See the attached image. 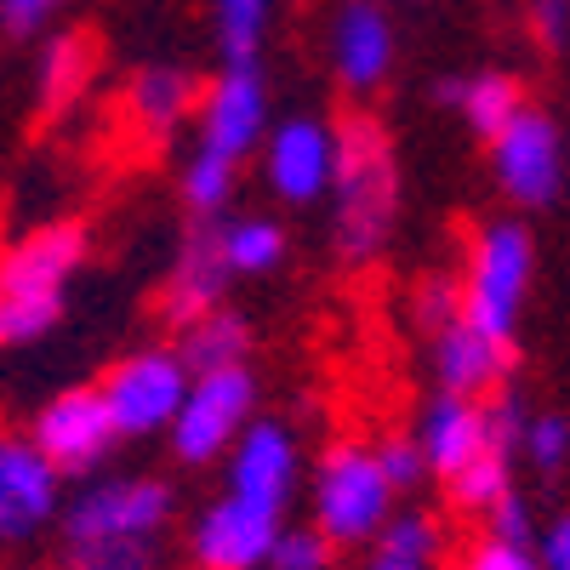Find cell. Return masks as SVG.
Listing matches in <instances>:
<instances>
[{"label":"cell","mask_w":570,"mask_h":570,"mask_svg":"<svg viewBox=\"0 0 570 570\" xmlns=\"http://www.w3.org/2000/svg\"><path fill=\"white\" fill-rule=\"evenodd\" d=\"M331 246L348 268H365L383 257L394 217H400V166H394V142L389 126L348 109L337 126H331Z\"/></svg>","instance_id":"6da1fadb"},{"label":"cell","mask_w":570,"mask_h":570,"mask_svg":"<svg viewBox=\"0 0 570 570\" xmlns=\"http://www.w3.org/2000/svg\"><path fill=\"white\" fill-rule=\"evenodd\" d=\"M91 240L86 223H46L29 228L23 240L0 252V348L40 343L46 331H58L69 279L80 274Z\"/></svg>","instance_id":"7a4b0ae2"},{"label":"cell","mask_w":570,"mask_h":570,"mask_svg":"<svg viewBox=\"0 0 570 570\" xmlns=\"http://www.w3.org/2000/svg\"><path fill=\"white\" fill-rule=\"evenodd\" d=\"M531 274H537V240L525 223L513 217H497L473 234L468 246V274L456 279L462 292V320L491 331V337L513 343L519 331V308H525V292H531Z\"/></svg>","instance_id":"3957f363"},{"label":"cell","mask_w":570,"mask_h":570,"mask_svg":"<svg viewBox=\"0 0 570 570\" xmlns=\"http://www.w3.org/2000/svg\"><path fill=\"white\" fill-rule=\"evenodd\" d=\"M394 513V485L383 480V468L365 445H331L320 462V485H314V519L325 542H371L383 531V519Z\"/></svg>","instance_id":"277c9868"},{"label":"cell","mask_w":570,"mask_h":570,"mask_svg":"<svg viewBox=\"0 0 570 570\" xmlns=\"http://www.w3.org/2000/svg\"><path fill=\"white\" fill-rule=\"evenodd\" d=\"M252 405H257V383L246 365H223V371H200L188 376L183 389V405L171 411L166 434H171V451L183 462H212L234 445V434L252 422Z\"/></svg>","instance_id":"5b68a950"},{"label":"cell","mask_w":570,"mask_h":570,"mask_svg":"<svg viewBox=\"0 0 570 570\" xmlns=\"http://www.w3.org/2000/svg\"><path fill=\"white\" fill-rule=\"evenodd\" d=\"M491 171L497 188L519 212H548L564 188V137L548 109H519L497 137H491Z\"/></svg>","instance_id":"8992f818"},{"label":"cell","mask_w":570,"mask_h":570,"mask_svg":"<svg viewBox=\"0 0 570 570\" xmlns=\"http://www.w3.org/2000/svg\"><path fill=\"white\" fill-rule=\"evenodd\" d=\"M171 513V491L160 480H98L63 508V537L69 548H120V542H149Z\"/></svg>","instance_id":"52a82bcc"},{"label":"cell","mask_w":570,"mask_h":570,"mask_svg":"<svg viewBox=\"0 0 570 570\" xmlns=\"http://www.w3.org/2000/svg\"><path fill=\"white\" fill-rule=\"evenodd\" d=\"M98 389H104V405L120 428V440H142V434H160V428L171 422V411L183 405L188 371L171 348H137L104 376Z\"/></svg>","instance_id":"ba28073f"},{"label":"cell","mask_w":570,"mask_h":570,"mask_svg":"<svg viewBox=\"0 0 570 570\" xmlns=\"http://www.w3.org/2000/svg\"><path fill=\"white\" fill-rule=\"evenodd\" d=\"M29 440L58 473H91L120 445V428L104 405V389H63L40 405Z\"/></svg>","instance_id":"9c48e42d"},{"label":"cell","mask_w":570,"mask_h":570,"mask_svg":"<svg viewBox=\"0 0 570 570\" xmlns=\"http://www.w3.org/2000/svg\"><path fill=\"white\" fill-rule=\"evenodd\" d=\"M195 115H200V142L206 149H223L234 160H246L263 142V126H268L263 69L257 63H223L217 80H200Z\"/></svg>","instance_id":"30bf717a"},{"label":"cell","mask_w":570,"mask_h":570,"mask_svg":"<svg viewBox=\"0 0 570 570\" xmlns=\"http://www.w3.org/2000/svg\"><path fill=\"white\" fill-rule=\"evenodd\" d=\"M297 485V440L292 428L274 422V416H257L246 422L228 445V497H240L263 513H279L285 497Z\"/></svg>","instance_id":"8fae6325"},{"label":"cell","mask_w":570,"mask_h":570,"mask_svg":"<svg viewBox=\"0 0 570 570\" xmlns=\"http://www.w3.org/2000/svg\"><path fill=\"white\" fill-rule=\"evenodd\" d=\"M63 473L35 451L23 434H0V542H29L58 519Z\"/></svg>","instance_id":"7c38bea8"},{"label":"cell","mask_w":570,"mask_h":570,"mask_svg":"<svg viewBox=\"0 0 570 570\" xmlns=\"http://www.w3.org/2000/svg\"><path fill=\"white\" fill-rule=\"evenodd\" d=\"M263 183L285 206H314L325 200L331 183V126L314 115H292L279 120L263 142Z\"/></svg>","instance_id":"4fadbf2b"},{"label":"cell","mask_w":570,"mask_h":570,"mask_svg":"<svg viewBox=\"0 0 570 570\" xmlns=\"http://www.w3.org/2000/svg\"><path fill=\"white\" fill-rule=\"evenodd\" d=\"M513 365H519L513 343L491 337V331H480V325H468L462 314L434 331V376H440V394L485 400L491 389H502L508 376H513Z\"/></svg>","instance_id":"5bb4252c"},{"label":"cell","mask_w":570,"mask_h":570,"mask_svg":"<svg viewBox=\"0 0 570 570\" xmlns=\"http://www.w3.org/2000/svg\"><path fill=\"white\" fill-rule=\"evenodd\" d=\"M228 263L217 252V223H195L183 234V246H177V263L160 285V320L171 331H183L188 320H200L212 308H223V292H228Z\"/></svg>","instance_id":"9a60e30c"},{"label":"cell","mask_w":570,"mask_h":570,"mask_svg":"<svg viewBox=\"0 0 570 570\" xmlns=\"http://www.w3.org/2000/svg\"><path fill=\"white\" fill-rule=\"evenodd\" d=\"M279 537V513H263L240 497H223L195 525V559L200 570H257Z\"/></svg>","instance_id":"2e32d148"},{"label":"cell","mask_w":570,"mask_h":570,"mask_svg":"<svg viewBox=\"0 0 570 570\" xmlns=\"http://www.w3.org/2000/svg\"><path fill=\"white\" fill-rule=\"evenodd\" d=\"M331 63L343 91H371L394 69V23L376 0H348L331 23Z\"/></svg>","instance_id":"e0dca14e"},{"label":"cell","mask_w":570,"mask_h":570,"mask_svg":"<svg viewBox=\"0 0 570 570\" xmlns=\"http://www.w3.org/2000/svg\"><path fill=\"white\" fill-rule=\"evenodd\" d=\"M195 104H200V80L188 69H171V63L137 69L120 91V115L142 142H166L188 115H195Z\"/></svg>","instance_id":"ac0fdd59"},{"label":"cell","mask_w":570,"mask_h":570,"mask_svg":"<svg viewBox=\"0 0 570 570\" xmlns=\"http://www.w3.org/2000/svg\"><path fill=\"white\" fill-rule=\"evenodd\" d=\"M91 75H98V35H91V29H58V35H46L40 69H35L40 120H58L63 109H75L86 91H91Z\"/></svg>","instance_id":"d6986e66"},{"label":"cell","mask_w":570,"mask_h":570,"mask_svg":"<svg viewBox=\"0 0 570 570\" xmlns=\"http://www.w3.org/2000/svg\"><path fill=\"white\" fill-rule=\"evenodd\" d=\"M416 451H422V473H451L485 451V422H480V400H462V394H440L434 405L422 411V434H416Z\"/></svg>","instance_id":"ffe728a7"},{"label":"cell","mask_w":570,"mask_h":570,"mask_svg":"<svg viewBox=\"0 0 570 570\" xmlns=\"http://www.w3.org/2000/svg\"><path fill=\"white\" fill-rule=\"evenodd\" d=\"M440 104H451L473 131L491 142L519 109H525V80L508 75V69H480V75L445 80V86H440Z\"/></svg>","instance_id":"44dd1931"},{"label":"cell","mask_w":570,"mask_h":570,"mask_svg":"<svg viewBox=\"0 0 570 570\" xmlns=\"http://www.w3.org/2000/svg\"><path fill=\"white\" fill-rule=\"evenodd\" d=\"M171 354L183 360L188 376L223 371V365H246V354H252V325L234 314V308H212V314L188 320V325L177 331V348H171Z\"/></svg>","instance_id":"7402d4cb"},{"label":"cell","mask_w":570,"mask_h":570,"mask_svg":"<svg viewBox=\"0 0 570 570\" xmlns=\"http://www.w3.org/2000/svg\"><path fill=\"white\" fill-rule=\"evenodd\" d=\"M445 537L428 513H389L383 531L371 537L365 570H440Z\"/></svg>","instance_id":"603a6c76"},{"label":"cell","mask_w":570,"mask_h":570,"mask_svg":"<svg viewBox=\"0 0 570 570\" xmlns=\"http://www.w3.org/2000/svg\"><path fill=\"white\" fill-rule=\"evenodd\" d=\"M217 252H223L228 274H268L285 257V228L274 217H257V212L228 217V223L217 217Z\"/></svg>","instance_id":"cb8c5ba5"},{"label":"cell","mask_w":570,"mask_h":570,"mask_svg":"<svg viewBox=\"0 0 570 570\" xmlns=\"http://www.w3.org/2000/svg\"><path fill=\"white\" fill-rule=\"evenodd\" d=\"M234 188H240V160L200 142L183 166V206L195 212V223H217L234 200Z\"/></svg>","instance_id":"d4e9b609"},{"label":"cell","mask_w":570,"mask_h":570,"mask_svg":"<svg viewBox=\"0 0 570 570\" xmlns=\"http://www.w3.org/2000/svg\"><path fill=\"white\" fill-rule=\"evenodd\" d=\"M274 0H217V52L223 63H257V46L268 35Z\"/></svg>","instance_id":"484cf974"},{"label":"cell","mask_w":570,"mask_h":570,"mask_svg":"<svg viewBox=\"0 0 570 570\" xmlns=\"http://www.w3.org/2000/svg\"><path fill=\"white\" fill-rule=\"evenodd\" d=\"M451 497H456V508H468V513H485L497 497H508L513 491V456H502V451H473L456 473H451Z\"/></svg>","instance_id":"4316f807"},{"label":"cell","mask_w":570,"mask_h":570,"mask_svg":"<svg viewBox=\"0 0 570 570\" xmlns=\"http://www.w3.org/2000/svg\"><path fill=\"white\" fill-rule=\"evenodd\" d=\"M519 451L531 456L537 473H559L564 456H570V422L559 411H542V416H525V434H519Z\"/></svg>","instance_id":"83f0119b"},{"label":"cell","mask_w":570,"mask_h":570,"mask_svg":"<svg viewBox=\"0 0 570 570\" xmlns=\"http://www.w3.org/2000/svg\"><path fill=\"white\" fill-rule=\"evenodd\" d=\"M462 314V292H456V279L451 274H422L416 279V292H411V320L434 337L440 325H451Z\"/></svg>","instance_id":"f1b7e54d"},{"label":"cell","mask_w":570,"mask_h":570,"mask_svg":"<svg viewBox=\"0 0 570 570\" xmlns=\"http://www.w3.org/2000/svg\"><path fill=\"white\" fill-rule=\"evenodd\" d=\"M263 564L268 570H325L331 564V542L320 531H279Z\"/></svg>","instance_id":"f546056e"},{"label":"cell","mask_w":570,"mask_h":570,"mask_svg":"<svg viewBox=\"0 0 570 570\" xmlns=\"http://www.w3.org/2000/svg\"><path fill=\"white\" fill-rule=\"evenodd\" d=\"M63 570H160L142 542H120V548H69Z\"/></svg>","instance_id":"4dcf8cb0"},{"label":"cell","mask_w":570,"mask_h":570,"mask_svg":"<svg viewBox=\"0 0 570 570\" xmlns=\"http://www.w3.org/2000/svg\"><path fill=\"white\" fill-rule=\"evenodd\" d=\"M371 456H376V468H383V480L394 485V497H400V491H411V485L422 480V451H416V440H405V434L383 440Z\"/></svg>","instance_id":"1f68e13d"},{"label":"cell","mask_w":570,"mask_h":570,"mask_svg":"<svg viewBox=\"0 0 570 570\" xmlns=\"http://www.w3.org/2000/svg\"><path fill=\"white\" fill-rule=\"evenodd\" d=\"M63 7H69V0H0V29L18 35V40H29V35H40V29H52Z\"/></svg>","instance_id":"d6a6232c"},{"label":"cell","mask_w":570,"mask_h":570,"mask_svg":"<svg viewBox=\"0 0 570 570\" xmlns=\"http://www.w3.org/2000/svg\"><path fill=\"white\" fill-rule=\"evenodd\" d=\"M485 513H491V537H497V542H508V548H531V513H525V497H519V491L497 497Z\"/></svg>","instance_id":"836d02e7"},{"label":"cell","mask_w":570,"mask_h":570,"mask_svg":"<svg viewBox=\"0 0 570 570\" xmlns=\"http://www.w3.org/2000/svg\"><path fill=\"white\" fill-rule=\"evenodd\" d=\"M531 35L542 52H564V40H570V0H531Z\"/></svg>","instance_id":"e575fe53"},{"label":"cell","mask_w":570,"mask_h":570,"mask_svg":"<svg viewBox=\"0 0 570 570\" xmlns=\"http://www.w3.org/2000/svg\"><path fill=\"white\" fill-rule=\"evenodd\" d=\"M462 570H537V559H531L525 548H508V542L485 537L480 548L468 553V564H462Z\"/></svg>","instance_id":"d590c367"},{"label":"cell","mask_w":570,"mask_h":570,"mask_svg":"<svg viewBox=\"0 0 570 570\" xmlns=\"http://www.w3.org/2000/svg\"><path fill=\"white\" fill-rule=\"evenodd\" d=\"M537 570H570V519L564 513L553 519L548 537H542V564Z\"/></svg>","instance_id":"8d00e7d4"}]
</instances>
